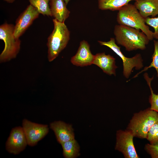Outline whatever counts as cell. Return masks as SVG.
Returning <instances> with one entry per match:
<instances>
[{
  "label": "cell",
  "instance_id": "6da1fadb",
  "mask_svg": "<svg viewBox=\"0 0 158 158\" xmlns=\"http://www.w3.org/2000/svg\"><path fill=\"white\" fill-rule=\"evenodd\" d=\"M114 33L116 43L125 47L128 51L145 50L150 41L140 30L119 24L115 26Z\"/></svg>",
  "mask_w": 158,
  "mask_h": 158
},
{
  "label": "cell",
  "instance_id": "7a4b0ae2",
  "mask_svg": "<svg viewBox=\"0 0 158 158\" xmlns=\"http://www.w3.org/2000/svg\"><path fill=\"white\" fill-rule=\"evenodd\" d=\"M53 30L47 39L48 59L51 62L66 47L70 39V32L64 23L53 19Z\"/></svg>",
  "mask_w": 158,
  "mask_h": 158
},
{
  "label": "cell",
  "instance_id": "3957f363",
  "mask_svg": "<svg viewBox=\"0 0 158 158\" xmlns=\"http://www.w3.org/2000/svg\"><path fill=\"white\" fill-rule=\"evenodd\" d=\"M116 21L118 24L140 30L149 38L153 39V32L145 23V18L142 16L134 5L128 4L118 11Z\"/></svg>",
  "mask_w": 158,
  "mask_h": 158
},
{
  "label": "cell",
  "instance_id": "277c9868",
  "mask_svg": "<svg viewBox=\"0 0 158 158\" xmlns=\"http://www.w3.org/2000/svg\"><path fill=\"white\" fill-rule=\"evenodd\" d=\"M158 122V113L149 107L134 114L126 129L131 131L134 137L146 139L151 127Z\"/></svg>",
  "mask_w": 158,
  "mask_h": 158
},
{
  "label": "cell",
  "instance_id": "5b68a950",
  "mask_svg": "<svg viewBox=\"0 0 158 158\" xmlns=\"http://www.w3.org/2000/svg\"><path fill=\"white\" fill-rule=\"evenodd\" d=\"M14 25L7 23L0 26V39L4 43V49L0 55V62L15 58L20 48L21 41L14 35Z\"/></svg>",
  "mask_w": 158,
  "mask_h": 158
},
{
  "label": "cell",
  "instance_id": "8992f818",
  "mask_svg": "<svg viewBox=\"0 0 158 158\" xmlns=\"http://www.w3.org/2000/svg\"><path fill=\"white\" fill-rule=\"evenodd\" d=\"M98 42L101 45L110 48L121 58L123 63V75L126 78L129 77L133 68L139 70L143 67V60L140 54H137L131 58L125 56L120 50V47L116 44L114 38H111L107 42L98 41Z\"/></svg>",
  "mask_w": 158,
  "mask_h": 158
},
{
  "label": "cell",
  "instance_id": "52a82bcc",
  "mask_svg": "<svg viewBox=\"0 0 158 158\" xmlns=\"http://www.w3.org/2000/svg\"><path fill=\"white\" fill-rule=\"evenodd\" d=\"M115 150L121 152L125 158H139L134 144L132 132L126 129L117 131Z\"/></svg>",
  "mask_w": 158,
  "mask_h": 158
},
{
  "label": "cell",
  "instance_id": "ba28073f",
  "mask_svg": "<svg viewBox=\"0 0 158 158\" xmlns=\"http://www.w3.org/2000/svg\"><path fill=\"white\" fill-rule=\"evenodd\" d=\"M22 127L28 145L31 146L36 145L49 131L47 125L33 123L25 119L23 121Z\"/></svg>",
  "mask_w": 158,
  "mask_h": 158
},
{
  "label": "cell",
  "instance_id": "9c48e42d",
  "mask_svg": "<svg viewBox=\"0 0 158 158\" xmlns=\"http://www.w3.org/2000/svg\"><path fill=\"white\" fill-rule=\"evenodd\" d=\"M39 14L34 7L30 4L28 5L16 20L14 32L15 37L19 38L34 21L38 18Z\"/></svg>",
  "mask_w": 158,
  "mask_h": 158
},
{
  "label": "cell",
  "instance_id": "30bf717a",
  "mask_svg": "<svg viewBox=\"0 0 158 158\" xmlns=\"http://www.w3.org/2000/svg\"><path fill=\"white\" fill-rule=\"evenodd\" d=\"M27 145L22 127H16L11 131L6 143V149L11 153L17 154L23 150Z\"/></svg>",
  "mask_w": 158,
  "mask_h": 158
},
{
  "label": "cell",
  "instance_id": "8fae6325",
  "mask_svg": "<svg viewBox=\"0 0 158 158\" xmlns=\"http://www.w3.org/2000/svg\"><path fill=\"white\" fill-rule=\"evenodd\" d=\"M94 57L90 50L89 44L86 41L83 40L80 42L78 51L71 58V61L76 66H87L93 64Z\"/></svg>",
  "mask_w": 158,
  "mask_h": 158
},
{
  "label": "cell",
  "instance_id": "7c38bea8",
  "mask_svg": "<svg viewBox=\"0 0 158 158\" xmlns=\"http://www.w3.org/2000/svg\"><path fill=\"white\" fill-rule=\"evenodd\" d=\"M50 127L54 132L58 142L61 145L74 139V130L71 125L61 121L51 123Z\"/></svg>",
  "mask_w": 158,
  "mask_h": 158
},
{
  "label": "cell",
  "instance_id": "4fadbf2b",
  "mask_svg": "<svg viewBox=\"0 0 158 158\" xmlns=\"http://www.w3.org/2000/svg\"><path fill=\"white\" fill-rule=\"evenodd\" d=\"M93 64H95L109 75L116 76V69L117 66L115 64V59L110 54L105 52L98 53L95 55Z\"/></svg>",
  "mask_w": 158,
  "mask_h": 158
},
{
  "label": "cell",
  "instance_id": "5bb4252c",
  "mask_svg": "<svg viewBox=\"0 0 158 158\" xmlns=\"http://www.w3.org/2000/svg\"><path fill=\"white\" fill-rule=\"evenodd\" d=\"M142 17H154L158 15V0H136L134 4Z\"/></svg>",
  "mask_w": 158,
  "mask_h": 158
},
{
  "label": "cell",
  "instance_id": "9a60e30c",
  "mask_svg": "<svg viewBox=\"0 0 158 158\" xmlns=\"http://www.w3.org/2000/svg\"><path fill=\"white\" fill-rule=\"evenodd\" d=\"M67 4L64 0H49L50 10L54 19L64 23L70 13L66 7Z\"/></svg>",
  "mask_w": 158,
  "mask_h": 158
},
{
  "label": "cell",
  "instance_id": "2e32d148",
  "mask_svg": "<svg viewBox=\"0 0 158 158\" xmlns=\"http://www.w3.org/2000/svg\"><path fill=\"white\" fill-rule=\"evenodd\" d=\"M98 7L102 10L118 11L132 1L136 0H97Z\"/></svg>",
  "mask_w": 158,
  "mask_h": 158
},
{
  "label": "cell",
  "instance_id": "e0dca14e",
  "mask_svg": "<svg viewBox=\"0 0 158 158\" xmlns=\"http://www.w3.org/2000/svg\"><path fill=\"white\" fill-rule=\"evenodd\" d=\"M61 145L65 158H75L80 155V146L75 139L66 142Z\"/></svg>",
  "mask_w": 158,
  "mask_h": 158
},
{
  "label": "cell",
  "instance_id": "ac0fdd59",
  "mask_svg": "<svg viewBox=\"0 0 158 158\" xmlns=\"http://www.w3.org/2000/svg\"><path fill=\"white\" fill-rule=\"evenodd\" d=\"M30 4L44 16H52L49 5V0H28Z\"/></svg>",
  "mask_w": 158,
  "mask_h": 158
},
{
  "label": "cell",
  "instance_id": "d6986e66",
  "mask_svg": "<svg viewBox=\"0 0 158 158\" xmlns=\"http://www.w3.org/2000/svg\"><path fill=\"white\" fill-rule=\"evenodd\" d=\"M154 49L152 56V62L149 66L145 67L143 70L135 75L133 78L137 77L140 73L152 67L155 68L157 73V76L158 78V41L154 40Z\"/></svg>",
  "mask_w": 158,
  "mask_h": 158
},
{
  "label": "cell",
  "instance_id": "ffe728a7",
  "mask_svg": "<svg viewBox=\"0 0 158 158\" xmlns=\"http://www.w3.org/2000/svg\"><path fill=\"white\" fill-rule=\"evenodd\" d=\"M146 139L150 144L158 145V122L154 124L150 128Z\"/></svg>",
  "mask_w": 158,
  "mask_h": 158
},
{
  "label": "cell",
  "instance_id": "44dd1931",
  "mask_svg": "<svg viewBox=\"0 0 158 158\" xmlns=\"http://www.w3.org/2000/svg\"><path fill=\"white\" fill-rule=\"evenodd\" d=\"M145 23L154 28V38L158 41V16L157 17H149L145 18Z\"/></svg>",
  "mask_w": 158,
  "mask_h": 158
},
{
  "label": "cell",
  "instance_id": "7402d4cb",
  "mask_svg": "<svg viewBox=\"0 0 158 158\" xmlns=\"http://www.w3.org/2000/svg\"><path fill=\"white\" fill-rule=\"evenodd\" d=\"M144 149L152 158H158V145L147 143L145 145Z\"/></svg>",
  "mask_w": 158,
  "mask_h": 158
},
{
  "label": "cell",
  "instance_id": "603a6c76",
  "mask_svg": "<svg viewBox=\"0 0 158 158\" xmlns=\"http://www.w3.org/2000/svg\"><path fill=\"white\" fill-rule=\"evenodd\" d=\"M8 3H12L14 2L15 0H3Z\"/></svg>",
  "mask_w": 158,
  "mask_h": 158
},
{
  "label": "cell",
  "instance_id": "cb8c5ba5",
  "mask_svg": "<svg viewBox=\"0 0 158 158\" xmlns=\"http://www.w3.org/2000/svg\"><path fill=\"white\" fill-rule=\"evenodd\" d=\"M67 4L70 0H64Z\"/></svg>",
  "mask_w": 158,
  "mask_h": 158
}]
</instances>
